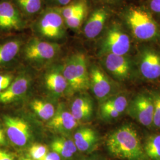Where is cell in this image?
<instances>
[{
	"mask_svg": "<svg viewBox=\"0 0 160 160\" xmlns=\"http://www.w3.org/2000/svg\"><path fill=\"white\" fill-rule=\"evenodd\" d=\"M106 148L112 157L120 160H149L138 133L129 125L119 128L106 140Z\"/></svg>",
	"mask_w": 160,
	"mask_h": 160,
	"instance_id": "1",
	"label": "cell"
},
{
	"mask_svg": "<svg viewBox=\"0 0 160 160\" xmlns=\"http://www.w3.org/2000/svg\"><path fill=\"white\" fill-rule=\"evenodd\" d=\"M126 21L133 36L140 40H151L158 35V26L148 12L132 7L126 14Z\"/></svg>",
	"mask_w": 160,
	"mask_h": 160,
	"instance_id": "2",
	"label": "cell"
},
{
	"mask_svg": "<svg viewBox=\"0 0 160 160\" xmlns=\"http://www.w3.org/2000/svg\"><path fill=\"white\" fill-rule=\"evenodd\" d=\"M62 74L68 85L74 92H81L90 88V75L87 70L86 56L81 53L72 55L67 59Z\"/></svg>",
	"mask_w": 160,
	"mask_h": 160,
	"instance_id": "3",
	"label": "cell"
},
{
	"mask_svg": "<svg viewBox=\"0 0 160 160\" xmlns=\"http://www.w3.org/2000/svg\"><path fill=\"white\" fill-rule=\"evenodd\" d=\"M131 48L129 36L118 26H112L107 32L101 46L102 55H126Z\"/></svg>",
	"mask_w": 160,
	"mask_h": 160,
	"instance_id": "4",
	"label": "cell"
},
{
	"mask_svg": "<svg viewBox=\"0 0 160 160\" xmlns=\"http://www.w3.org/2000/svg\"><path fill=\"white\" fill-rule=\"evenodd\" d=\"M127 110L129 114L143 126H152L154 101L151 94H138L129 103Z\"/></svg>",
	"mask_w": 160,
	"mask_h": 160,
	"instance_id": "5",
	"label": "cell"
},
{
	"mask_svg": "<svg viewBox=\"0 0 160 160\" xmlns=\"http://www.w3.org/2000/svg\"><path fill=\"white\" fill-rule=\"evenodd\" d=\"M4 123L8 139L18 147H24L31 137L29 124L22 119L10 116H4Z\"/></svg>",
	"mask_w": 160,
	"mask_h": 160,
	"instance_id": "6",
	"label": "cell"
},
{
	"mask_svg": "<svg viewBox=\"0 0 160 160\" xmlns=\"http://www.w3.org/2000/svg\"><path fill=\"white\" fill-rule=\"evenodd\" d=\"M63 17L57 10H49L41 17L38 29L43 36L51 39H59L65 34Z\"/></svg>",
	"mask_w": 160,
	"mask_h": 160,
	"instance_id": "7",
	"label": "cell"
},
{
	"mask_svg": "<svg viewBox=\"0 0 160 160\" xmlns=\"http://www.w3.org/2000/svg\"><path fill=\"white\" fill-rule=\"evenodd\" d=\"M89 75L90 87L100 103L114 96V86L101 69L97 66L92 67Z\"/></svg>",
	"mask_w": 160,
	"mask_h": 160,
	"instance_id": "8",
	"label": "cell"
},
{
	"mask_svg": "<svg viewBox=\"0 0 160 160\" xmlns=\"http://www.w3.org/2000/svg\"><path fill=\"white\" fill-rule=\"evenodd\" d=\"M59 46L46 41L33 39L30 40L24 49L25 57L33 61L50 60L57 55Z\"/></svg>",
	"mask_w": 160,
	"mask_h": 160,
	"instance_id": "9",
	"label": "cell"
},
{
	"mask_svg": "<svg viewBox=\"0 0 160 160\" xmlns=\"http://www.w3.org/2000/svg\"><path fill=\"white\" fill-rule=\"evenodd\" d=\"M138 67L144 78L149 80L160 78V52L152 49H144L139 55Z\"/></svg>",
	"mask_w": 160,
	"mask_h": 160,
	"instance_id": "10",
	"label": "cell"
},
{
	"mask_svg": "<svg viewBox=\"0 0 160 160\" xmlns=\"http://www.w3.org/2000/svg\"><path fill=\"white\" fill-rule=\"evenodd\" d=\"M129 100L123 94L114 95L101 103L100 114L104 120H112L118 118L127 110Z\"/></svg>",
	"mask_w": 160,
	"mask_h": 160,
	"instance_id": "11",
	"label": "cell"
},
{
	"mask_svg": "<svg viewBox=\"0 0 160 160\" xmlns=\"http://www.w3.org/2000/svg\"><path fill=\"white\" fill-rule=\"evenodd\" d=\"M104 63L107 70L118 80L123 81L129 77L131 63L125 55L107 54Z\"/></svg>",
	"mask_w": 160,
	"mask_h": 160,
	"instance_id": "12",
	"label": "cell"
},
{
	"mask_svg": "<svg viewBox=\"0 0 160 160\" xmlns=\"http://www.w3.org/2000/svg\"><path fill=\"white\" fill-rule=\"evenodd\" d=\"M23 22L20 13L12 2H0V29L4 30L21 29Z\"/></svg>",
	"mask_w": 160,
	"mask_h": 160,
	"instance_id": "13",
	"label": "cell"
},
{
	"mask_svg": "<svg viewBox=\"0 0 160 160\" xmlns=\"http://www.w3.org/2000/svg\"><path fill=\"white\" fill-rule=\"evenodd\" d=\"M74 142L80 152L90 153L97 148L99 138L93 129L84 127L80 128L75 133Z\"/></svg>",
	"mask_w": 160,
	"mask_h": 160,
	"instance_id": "14",
	"label": "cell"
},
{
	"mask_svg": "<svg viewBox=\"0 0 160 160\" xmlns=\"http://www.w3.org/2000/svg\"><path fill=\"white\" fill-rule=\"evenodd\" d=\"M78 123L79 122L75 119L71 112L59 108L50 119L48 126L57 132L68 133L78 126Z\"/></svg>",
	"mask_w": 160,
	"mask_h": 160,
	"instance_id": "15",
	"label": "cell"
},
{
	"mask_svg": "<svg viewBox=\"0 0 160 160\" xmlns=\"http://www.w3.org/2000/svg\"><path fill=\"white\" fill-rule=\"evenodd\" d=\"M108 17V12L103 8H98L91 14L84 26V32L88 39H94L100 34Z\"/></svg>",
	"mask_w": 160,
	"mask_h": 160,
	"instance_id": "16",
	"label": "cell"
},
{
	"mask_svg": "<svg viewBox=\"0 0 160 160\" xmlns=\"http://www.w3.org/2000/svg\"><path fill=\"white\" fill-rule=\"evenodd\" d=\"M29 84V79L26 77L20 76L17 77L6 90L0 92V102L11 103L22 96L28 90Z\"/></svg>",
	"mask_w": 160,
	"mask_h": 160,
	"instance_id": "17",
	"label": "cell"
},
{
	"mask_svg": "<svg viewBox=\"0 0 160 160\" xmlns=\"http://www.w3.org/2000/svg\"><path fill=\"white\" fill-rule=\"evenodd\" d=\"M93 112V103L92 99L87 96L75 98L71 104V113L77 121L90 120Z\"/></svg>",
	"mask_w": 160,
	"mask_h": 160,
	"instance_id": "18",
	"label": "cell"
},
{
	"mask_svg": "<svg viewBox=\"0 0 160 160\" xmlns=\"http://www.w3.org/2000/svg\"><path fill=\"white\" fill-rule=\"evenodd\" d=\"M51 147L52 151L65 159L72 157L78 150L74 141L64 137L55 139L52 142Z\"/></svg>",
	"mask_w": 160,
	"mask_h": 160,
	"instance_id": "19",
	"label": "cell"
},
{
	"mask_svg": "<svg viewBox=\"0 0 160 160\" xmlns=\"http://www.w3.org/2000/svg\"><path fill=\"white\" fill-rule=\"evenodd\" d=\"M21 46V42L17 39L0 43V67L11 62L16 57Z\"/></svg>",
	"mask_w": 160,
	"mask_h": 160,
	"instance_id": "20",
	"label": "cell"
},
{
	"mask_svg": "<svg viewBox=\"0 0 160 160\" xmlns=\"http://www.w3.org/2000/svg\"><path fill=\"white\" fill-rule=\"evenodd\" d=\"M46 87L55 94L63 92L68 86V82L63 74L58 72H52L46 75Z\"/></svg>",
	"mask_w": 160,
	"mask_h": 160,
	"instance_id": "21",
	"label": "cell"
},
{
	"mask_svg": "<svg viewBox=\"0 0 160 160\" xmlns=\"http://www.w3.org/2000/svg\"><path fill=\"white\" fill-rule=\"evenodd\" d=\"M143 147L149 160H160V134L150 135L145 140Z\"/></svg>",
	"mask_w": 160,
	"mask_h": 160,
	"instance_id": "22",
	"label": "cell"
},
{
	"mask_svg": "<svg viewBox=\"0 0 160 160\" xmlns=\"http://www.w3.org/2000/svg\"><path fill=\"white\" fill-rule=\"evenodd\" d=\"M32 108L36 114L43 120L51 119L55 113L53 104L40 100H34L31 104Z\"/></svg>",
	"mask_w": 160,
	"mask_h": 160,
	"instance_id": "23",
	"label": "cell"
},
{
	"mask_svg": "<svg viewBox=\"0 0 160 160\" xmlns=\"http://www.w3.org/2000/svg\"><path fill=\"white\" fill-rule=\"evenodd\" d=\"M87 10V6L86 1L81 0L64 7L61 10V14L65 20H66L74 16L80 12Z\"/></svg>",
	"mask_w": 160,
	"mask_h": 160,
	"instance_id": "24",
	"label": "cell"
},
{
	"mask_svg": "<svg viewBox=\"0 0 160 160\" xmlns=\"http://www.w3.org/2000/svg\"><path fill=\"white\" fill-rule=\"evenodd\" d=\"M18 5L28 14H34L42 7V0H17Z\"/></svg>",
	"mask_w": 160,
	"mask_h": 160,
	"instance_id": "25",
	"label": "cell"
},
{
	"mask_svg": "<svg viewBox=\"0 0 160 160\" xmlns=\"http://www.w3.org/2000/svg\"><path fill=\"white\" fill-rule=\"evenodd\" d=\"M29 152L32 159L40 160L48 154V150L45 145L36 143L30 147L29 149Z\"/></svg>",
	"mask_w": 160,
	"mask_h": 160,
	"instance_id": "26",
	"label": "cell"
},
{
	"mask_svg": "<svg viewBox=\"0 0 160 160\" xmlns=\"http://www.w3.org/2000/svg\"><path fill=\"white\" fill-rule=\"evenodd\" d=\"M154 101V114L152 125L160 129V92H153L151 93Z\"/></svg>",
	"mask_w": 160,
	"mask_h": 160,
	"instance_id": "27",
	"label": "cell"
},
{
	"mask_svg": "<svg viewBox=\"0 0 160 160\" xmlns=\"http://www.w3.org/2000/svg\"><path fill=\"white\" fill-rule=\"evenodd\" d=\"M87 10H84L75 14L74 16L65 20L66 24L71 29H77L80 27L84 18L86 17Z\"/></svg>",
	"mask_w": 160,
	"mask_h": 160,
	"instance_id": "28",
	"label": "cell"
},
{
	"mask_svg": "<svg viewBox=\"0 0 160 160\" xmlns=\"http://www.w3.org/2000/svg\"><path fill=\"white\" fill-rule=\"evenodd\" d=\"M12 78L10 75H0V92L4 91L12 84Z\"/></svg>",
	"mask_w": 160,
	"mask_h": 160,
	"instance_id": "29",
	"label": "cell"
},
{
	"mask_svg": "<svg viewBox=\"0 0 160 160\" xmlns=\"http://www.w3.org/2000/svg\"><path fill=\"white\" fill-rule=\"evenodd\" d=\"M0 160H16V157L12 153L0 149Z\"/></svg>",
	"mask_w": 160,
	"mask_h": 160,
	"instance_id": "30",
	"label": "cell"
},
{
	"mask_svg": "<svg viewBox=\"0 0 160 160\" xmlns=\"http://www.w3.org/2000/svg\"><path fill=\"white\" fill-rule=\"evenodd\" d=\"M149 7L152 12L160 14V0H151Z\"/></svg>",
	"mask_w": 160,
	"mask_h": 160,
	"instance_id": "31",
	"label": "cell"
},
{
	"mask_svg": "<svg viewBox=\"0 0 160 160\" xmlns=\"http://www.w3.org/2000/svg\"><path fill=\"white\" fill-rule=\"evenodd\" d=\"M61 157L54 151L48 152V154L40 160H61Z\"/></svg>",
	"mask_w": 160,
	"mask_h": 160,
	"instance_id": "32",
	"label": "cell"
},
{
	"mask_svg": "<svg viewBox=\"0 0 160 160\" xmlns=\"http://www.w3.org/2000/svg\"><path fill=\"white\" fill-rule=\"evenodd\" d=\"M7 142L6 140V136L3 130L0 127V146L7 145Z\"/></svg>",
	"mask_w": 160,
	"mask_h": 160,
	"instance_id": "33",
	"label": "cell"
},
{
	"mask_svg": "<svg viewBox=\"0 0 160 160\" xmlns=\"http://www.w3.org/2000/svg\"><path fill=\"white\" fill-rule=\"evenodd\" d=\"M56 1L59 4L63 5V6H66V5L68 4L71 0H56Z\"/></svg>",
	"mask_w": 160,
	"mask_h": 160,
	"instance_id": "34",
	"label": "cell"
},
{
	"mask_svg": "<svg viewBox=\"0 0 160 160\" xmlns=\"http://www.w3.org/2000/svg\"><path fill=\"white\" fill-rule=\"evenodd\" d=\"M80 160H104L100 158H96V157H91V158H84Z\"/></svg>",
	"mask_w": 160,
	"mask_h": 160,
	"instance_id": "35",
	"label": "cell"
},
{
	"mask_svg": "<svg viewBox=\"0 0 160 160\" xmlns=\"http://www.w3.org/2000/svg\"><path fill=\"white\" fill-rule=\"evenodd\" d=\"M20 160H33V159H32L31 158H28V157H22Z\"/></svg>",
	"mask_w": 160,
	"mask_h": 160,
	"instance_id": "36",
	"label": "cell"
},
{
	"mask_svg": "<svg viewBox=\"0 0 160 160\" xmlns=\"http://www.w3.org/2000/svg\"><path fill=\"white\" fill-rule=\"evenodd\" d=\"M104 1H112L113 0H104Z\"/></svg>",
	"mask_w": 160,
	"mask_h": 160,
	"instance_id": "37",
	"label": "cell"
}]
</instances>
